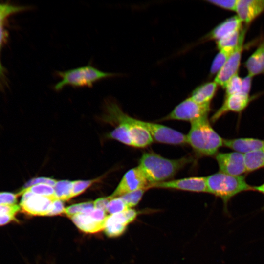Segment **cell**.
Returning a JSON list of instances; mask_svg holds the SVG:
<instances>
[{"mask_svg": "<svg viewBox=\"0 0 264 264\" xmlns=\"http://www.w3.org/2000/svg\"><path fill=\"white\" fill-rule=\"evenodd\" d=\"M190 160L186 157L170 159L154 152H145L141 156L138 166L149 182L150 188L153 184L172 178Z\"/></svg>", "mask_w": 264, "mask_h": 264, "instance_id": "1", "label": "cell"}, {"mask_svg": "<svg viewBox=\"0 0 264 264\" xmlns=\"http://www.w3.org/2000/svg\"><path fill=\"white\" fill-rule=\"evenodd\" d=\"M190 123V129L186 135V143L199 155H216L219 148L223 145V139L210 125L208 115Z\"/></svg>", "mask_w": 264, "mask_h": 264, "instance_id": "2", "label": "cell"}, {"mask_svg": "<svg viewBox=\"0 0 264 264\" xmlns=\"http://www.w3.org/2000/svg\"><path fill=\"white\" fill-rule=\"evenodd\" d=\"M56 75L61 80L53 88L56 91H60L67 86L74 88H91L96 82L116 76L118 74L104 72L90 65H87L66 71H58Z\"/></svg>", "mask_w": 264, "mask_h": 264, "instance_id": "3", "label": "cell"}, {"mask_svg": "<svg viewBox=\"0 0 264 264\" xmlns=\"http://www.w3.org/2000/svg\"><path fill=\"white\" fill-rule=\"evenodd\" d=\"M208 192L220 198L226 206L229 200L242 192L253 190L243 176H232L219 172L206 177Z\"/></svg>", "mask_w": 264, "mask_h": 264, "instance_id": "4", "label": "cell"}, {"mask_svg": "<svg viewBox=\"0 0 264 264\" xmlns=\"http://www.w3.org/2000/svg\"><path fill=\"white\" fill-rule=\"evenodd\" d=\"M106 118L107 121L126 124L129 129L133 147L143 148L150 145L154 139L149 132L140 125L138 119L124 113L114 102L107 101L106 105Z\"/></svg>", "mask_w": 264, "mask_h": 264, "instance_id": "5", "label": "cell"}, {"mask_svg": "<svg viewBox=\"0 0 264 264\" xmlns=\"http://www.w3.org/2000/svg\"><path fill=\"white\" fill-rule=\"evenodd\" d=\"M210 110V105L199 104L189 97L177 105L163 120H176L191 122L208 115Z\"/></svg>", "mask_w": 264, "mask_h": 264, "instance_id": "6", "label": "cell"}, {"mask_svg": "<svg viewBox=\"0 0 264 264\" xmlns=\"http://www.w3.org/2000/svg\"><path fill=\"white\" fill-rule=\"evenodd\" d=\"M247 27L242 28L239 42L225 64L216 74L214 81L224 88L228 81L238 74L240 66L243 43Z\"/></svg>", "mask_w": 264, "mask_h": 264, "instance_id": "7", "label": "cell"}, {"mask_svg": "<svg viewBox=\"0 0 264 264\" xmlns=\"http://www.w3.org/2000/svg\"><path fill=\"white\" fill-rule=\"evenodd\" d=\"M19 206L23 213L30 216H48L51 211L53 201L57 199L26 192L22 194Z\"/></svg>", "mask_w": 264, "mask_h": 264, "instance_id": "8", "label": "cell"}, {"mask_svg": "<svg viewBox=\"0 0 264 264\" xmlns=\"http://www.w3.org/2000/svg\"><path fill=\"white\" fill-rule=\"evenodd\" d=\"M150 183L138 166L130 169L123 176L118 185L110 196L111 198L139 190L150 189Z\"/></svg>", "mask_w": 264, "mask_h": 264, "instance_id": "9", "label": "cell"}, {"mask_svg": "<svg viewBox=\"0 0 264 264\" xmlns=\"http://www.w3.org/2000/svg\"><path fill=\"white\" fill-rule=\"evenodd\" d=\"M138 215V212L130 208L120 213L108 215L104 229L106 234L109 237L120 236Z\"/></svg>", "mask_w": 264, "mask_h": 264, "instance_id": "10", "label": "cell"}, {"mask_svg": "<svg viewBox=\"0 0 264 264\" xmlns=\"http://www.w3.org/2000/svg\"><path fill=\"white\" fill-rule=\"evenodd\" d=\"M220 172L232 176H242L247 172L244 154L234 152L219 153L216 155Z\"/></svg>", "mask_w": 264, "mask_h": 264, "instance_id": "11", "label": "cell"}, {"mask_svg": "<svg viewBox=\"0 0 264 264\" xmlns=\"http://www.w3.org/2000/svg\"><path fill=\"white\" fill-rule=\"evenodd\" d=\"M173 189L179 190L208 192L206 177L195 176L173 180H167L152 185L150 188Z\"/></svg>", "mask_w": 264, "mask_h": 264, "instance_id": "12", "label": "cell"}, {"mask_svg": "<svg viewBox=\"0 0 264 264\" xmlns=\"http://www.w3.org/2000/svg\"><path fill=\"white\" fill-rule=\"evenodd\" d=\"M251 98L249 94L239 92L225 96L222 106L211 117L215 122L228 112H241L248 105Z\"/></svg>", "mask_w": 264, "mask_h": 264, "instance_id": "13", "label": "cell"}, {"mask_svg": "<svg viewBox=\"0 0 264 264\" xmlns=\"http://www.w3.org/2000/svg\"><path fill=\"white\" fill-rule=\"evenodd\" d=\"M235 12L242 23L248 25L264 12V0H238Z\"/></svg>", "mask_w": 264, "mask_h": 264, "instance_id": "14", "label": "cell"}, {"mask_svg": "<svg viewBox=\"0 0 264 264\" xmlns=\"http://www.w3.org/2000/svg\"><path fill=\"white\" fill-rule=\"evenodd\" d=\"M223 145L243 154L264 149V140L253 138L223 139Z\"/></svg>", "mask_w": 264, "mask_h": 264, "instance_id": "15", "label": "cell"}, {"mask_svg": "<svg viewBox=\"0 0 264 264\" xmlns=\"http://www.w3.org/2000/svg\"><path fill=\"white\" fill-rule=\"evenodd\" d=\"M242 22L237 15L231 17L219 24L206 36L208 40L216 42L242 28Z\"/></svg>", "mask_w": 264, "mask_h": 264, "instance_id": "16", "label": "cell"}, {"mask_svg": "<svg viewBox=\"0 0 264 264\" xmlns=\"http://www.w3.org/2000/svg\"><path fill=\"white\" fill-rule=\"evenodd\" d=\"M247 75L253 77L264 73V38L244 63Z\"/></svg>", "mask_w": 264, "mask_h": 264, "instance_id": "17", "label": "cell"}, {"mask_svg": "<svg viewBox=\"0 0 264 264\" xmlns=\"http://www.w3.org/2000/svg\"><path fill=\"white\" fill-rule=\"evenodd\" d=\"M73 223L81 231L94 233L104 229L105 220L99 221L89 213H79L70 218Z\"/></svg>", "mask_w": 264, "mask_h": 264, "instance_id": "18", "label": "cell"}, {"mask_svg": "<svg viewBox=\"0 0 264 264\" xmlns=\"http://www.w3.org/2000/svg\"><path fill=\"white\" fill-rule=\"evenodd\" d=\"M218 86L214 81L202 84L193 91L190 97L199 104L210 105L216 93Z\"/></svg>", "mask_w": 264, "mask_h": 264, "instance_id": "19", "label": "cell"}, {"mask_svg": "<svg viewBox=\"0 0 264 264\" xmlns=\"http://www.w3.org/2000/svg\"><path fill=\"white\" fill-rule=\"evenodd\" d=\"M247 172H251L264 167V149L244 154Z\"/></svg>", "mask_w": 264, "mask_h": 264, "instance_id": "20", "label": "cell"}, {"mask_svg": "<svg viewBox=\"0 0 264 264\" xmlns=\"http://www.w3.org/2000/svg\"><path fill=\"white\" fill-rule=\"evenodd\" d=\"M235 48L225 47L219 50L214 58L210 68V74H217L222 68Z\"/></svg>", "mask_w": 264, "mask_h": 264, "instance_id": "21", "label": "cell"}, {"mask_svg": "<svg viewBox=\"0 0 264 264\" xmlns=\"http://www.w3.org/2000/svg\"><path fill=\"white\" fill-rule=\"evenodd\" d=\"M72 186L73 181H71L63 180L57 181L53 187L56 198L61 201L70 199Z\"/></svg>", "mask_w": 264, "mask_h": 264, "instance_id": "22", "label": "cell"}, {"mask_svg": "<svg viewBox=\"0 0 264 264\" xmlns=\"http://www.w3.org/2000/svg\"><path fill=\"white\" fill-rule=\"evenodd\" d=\"M109 136L127 145L133 147L129 129L124 123H118V126L110 133Z\"/></svg>", "mask_w": 264, "mask_h": 264, "instance_id": "23", "label": "cell"}, {"mask_svg": "<svg viewBox=\"0 0 264 264\" xmlns=\"http://www.w3.org/2000/svg\"><path fill=\"white\" fill-rule=\"evenodd\" d=\"M26 192L38 195L55 198L54 196V187L47 184H37L25 189H21V190L17 193V194L18 196H20L22 195V193Z\"/></svg>", "mask_w": 264, "mask_h": 264, "instance_id": "24", "label": "cell"}, {"mask_svg": "<svg viewBox=\"0 0 264 264\" xmlns=\"http://www.w3.org/2000/svg\"><path fill=\"white\" fill-rule=\"evenodd\" d=\"M242 29L241 30L233 32L217 41L218 49L220 50L225 47H236L239 42Z\"/></svg>", "mask_w": 264, "mask_h": 264, "instance_id": "25", "label": "cell"}, {"mask_svg": "<svg viewBox=\"0 0 264 264\" xmlns=\"http://www.w3.org/2000/svg\"><path fill=\"white\" fill-rule=\"evenodd\" d=\"M147 189H141L127 194L120 197L125 202L129 208L135 206L141 200Z\"/></svg>", "mask_w": 264, "mask_h": 264, "instance_id": "26", "label": "cell"}, {"mask_svg": "<svg viewBox=\"0 0 264 264\" xmlns=\"http://www.w3.org/2000/svg\"><path fill=\"white\" fill-rule=\"evenodd\" d=\"M128 209L125 202L120 197L112 198L108 203L106 212L110 215L124 211Z\"/></svg>", "mask_w": 264, "mask_h": 264, "instance_id": "27", "label": "cell"}, {"mask_svg": "<svg viewBox=\"0 0 264 264\" xmlns=\"http://www.w3.org/2000/svg\"><path fill=\"white\" fill-rule=\"evenodd\" d=\"M242 78L238 74L233 76L226 84L225 89V96L235 93L241 92Z\"/></svg>", "mask_w": 264, "mask_h": 264, "instance_id": "28", "label": "cell"}, {"mask_svg": "<svg viewBox=\"0 0 264 264\" xmlns=\"http://www.w3.org/2000/svg\"><path fill=\"white\" fill-rule=\"evenodd\" d=\"M90 207H94L93 201L75 204L65 208L64 213L71 218L75 215L82 213L85 209Z\"/></svg>", "mask_w": 264, "mask_h": 264, "instance_id": "29", "label": "cell"}, {"mask_svg": "<svg viewBox=\"0 0 264 264\" xmlns=\"http://www.w3.org/2000/svg\"><path fill=\"white\" fill-rule=\"evenodd\" d=\"M27 8L25 6H15L6 4L0 3V23L5 19L8 14H13L19 12L24 11Z\"/></svg>", "mask_w": 264, "mask_h": 264, "instance_id": "30", "label": "cell"}, {"mask_svg": "<svg viewBox=\"0 0 264 264\" xmlns=\"http://www.w3.org/2000/svg\"><path fill=\"white\" fill-rule=\"evenodd\" d=\"M95 181V180L73 181L71 198L84 192Z\"/></svg>", "mask_w": 264, "mask_h": 264, "instance_id": "31", "label": "cell"}, {"mask_svg": "<svg viewBox=\"0 0 264 264\" xmlns=\"http://www.w3.org/2000/svg\"><path fill=\"white\" fill-rule=\"evenodd\" d=\"M238 0H208L207 2L225 10L235 11Z\"/></svg>", "mask_w": 264, "mask_h": 264, "instance_id": "32", "label": "cell"}, {"mask_svg": "<svg viewBox=\"0 0 264 264\" xmlns=\"http://www.w3.org/2000/svg\"><path fill=\"white\" fill-rule=\"evenodd\" d=\"M18 195L9 192H0V205L16 204Z\"/></svg>", "mask_w": 264, "mask_h": 264, "instance_id": "33", "label": "cell"}, {"mask_svg": "<svg viewBox=\"0 0 264 264\" xmlns=\"http://www.w3.org/2000/svg\"><path fill=\"white\" fill-rule=\"evenodd\" d=\"M57 181L55 180V179L48 177H37L30 179L24 185L22 189H25L34 185L40 184H47L54 187Z\"/></svg>", "mask_w": 264, "mask_h": 264, "instance_id": "34", "label": "cell"}, {"mask_svg": "<svg viewBox=\"0 0 264 264\" xmlns=\"http://www.w3.org/2000/svg\"><path fill=\"white\" fill-rule=\"evenodd\" d=\"M65 207L62 201L56 199L53 201V207L48 216H54L64 213Z\"/></svg>", "mask_w": 264, "mask_h": 264, "instance_id": "35", "label": "cell"}, {"mask_svg": "<svg viewBox=\"0 0 264 264\" xmlns=\"http://www.w3.org/2000/svg\"><path fill=\"white\" fill-rule=\"evenodd\" d=\"M111 199L110 196L99 198L93 201L94 207L96 209H100L106 212L108 204Z\"/></svg>", "mask_w": 264, "mask_h": 264, "instance_id": "36", "label": "cell"}, {"mask_svg": "<svg viewBox=\"0 0 264 264\" xmlns=\"http://www.w3.org/2000/svg\"><path fill=\"white\" fill-rule=\"evenodd\" d=\"M252 78L247 75L245 77L242 78L241 92L249 94L252 85Z\"/></svg>", "mask_w": 264, "mask_h": 264, "instance_id": "37", "label": "cell"}, {"mask_svg": "<svg viewBox=\"0 0 264 264\" xmlns=\"http://www.w3.org/2000/svg\"><path fill=\"white\" fill-rule=\"evenodd\" d=\"M16 215L13 214H0V226L17 221Z\"/></svg>", "mask_w": 264, "mask_h": 264, "instance_id": "38", "label": "cell"}, {"mask_svg": "<svg viewBox=\"0 0 264 264\" xmlns=\"http://www.w3.org/2000/svg\"><path fill=\"white\" fill-rule=\"evenodd\" d=\"M4 30L3 23H0V51L4 39Z\"/></svg>", "mask_w": 264, "mask_h": 264, "instance_id": "39", "label": "cell"}, {"mask_svg": "<svg viewBox=\"0 0 264 264\" xmlns=\"http://www.w3.org/2000/svg\"><path fill=\"white\" fill-rule=\"evenodd\" d=\"M254 191L259 192L264 195V183L259 186L253 187Z\"/></svg>", "mask_w": 264, "mask_h": 264, "instance_id": "40", "label": "cell"}, {"mask_svg": "<svg viewBox=\"0 0 264 264\" xmlns=\"http://www.w3.org/2000/svg\"><path fill=\"white\" fill-rule=\"evenodd\" d=\"M3 73V69L0 60V77H1Z\"/></svg>", "mask_w": 264, "mask_h": 264, "instance_id": "41", "label": "cell"}]
</instances>
